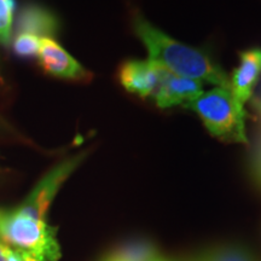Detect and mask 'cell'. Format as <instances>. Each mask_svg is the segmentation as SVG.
Masks as SVG:
<instances>
[{
	"label": "cell",
	"mask_w": 261,
	"mask_h": 261,
	"mask_svg": "<svg viewBox=\"0 0 261 261\" xmlns=\"http://www.w3.org/2000/svg\"><path fill=\"white\" fill-rule=\"evenodd\" d=\"M130 28L148 51L149 60L173 74L231 90L227 73L205 48L175 40L146 19L139 9L130 10Z\"/></svg>",
	"instance_id": "1"
},
{
	"label": "cell",
	"mask_w": 261,
	"mask_h": 261,
	"mask_svg": "<svg viewBox=\"0 0 261 261\" xmlns=\"http://www.w3.org/2000/svg\"><path fill=\"white\" fill-rule=\"evenodd\" d=\"M182 108L194 112L208 133L220 142L248 144L246 123L249 115L230 89L214 87Z\"/></svg>",
	"instance_id": "2"
},
{
	"label": "cell",
	"mask_w": 261,
	"mask_h": 261,
	"mask_svg": "<svg viewBox=\"0 0 261 261\" xmlns=\"http://www.w3.org/2000/svg\"><path fill=\"white\" fill-rule=\"evenodd\" d=\"M57 228L46 220L33 219L17 210H0V238L6 246L31 253L40 261H58Z\"/></svg>",
	"instance_id": "3"
},
{
	"label": "cell",
	"mask_w": 261,
	"mask_h": 261,
	"mask_svg": "<svg viewBox=\"0 0 261 261\" xmlns=\"http://www.w3.org/2000/svg\"><path fill=\"white\" fill-rule=\"evenodd\" d=\"M89 152L83 151L55 166L50 172H47L35 185V188L27 196V198L18 205L16 210L33 219L46 220L48 208L57 195L63 182L70 177L71 173L81 165L86 159Z\"/></svg>",
	"instance_id": "4"
},
{
	"label": "cell",
	"mask_w": 261,
	"mask_h": 261,
	"mask_svg": "<svg viewBox=\"0 0 261 261\" xmlns=\"http://www.w3.org/2000/svg\"><path fill=\"white\" fill-rule=\"evenodd\" d=\"M166 68L151 60H126L117 68V80L125 91L140 99L151 100Z\"/></svg>",
	"instance_id": "5"
},
{
	"label": "cell",
	"mask_w": 261,
	"mask_h": 261,
	"mask_svg": "<svg viewBox=\"0 0 261 261\" xmlns=\"http://www.w3.org/2000/svg\"><path fill=\"white\" fill-rule=\"evenodd\" d=\"M42 69L58 79L89 83L92 73L81 65L54 39L42 38L38 54Z\"/></svg>",
	"instance_id": "6"
},
{
	"label": "cell",
	"mask_w": 261,
	"mask_h": 261,
	"mask_svg": "<svg viewBox=\"0 0 261 261\" xmlns=\"http://www.w3.org/2000/svg\"><path fill=\"white\" fill-rule=\"evenodd\" d=\"M203 92L201 81L173 74L166 69L151 102L160 109L184 107Z\"/></svg>",
	"instance_id": "7"
},
{
	"label": "cell",
	"mask_w": 261,
	"mask_h": 261,
	"mask_svg": "<svg viewBox=\"0 0 261 261\" xmlns=\"http://www.w3.org/2000/svg\"><path fill=\"white\" fill-rule=\"evenodd\" d=\"M240 62L228 79L233 96L241 104H246L253 96L261 76V48L254 47L241 51Z\"/></svg>",
	"instance_id": "8"
},
{
	"label": "cell",
	"mask_w": 261,
	"mask_h": 261,
	"mask_svg": "<svg viewBox=\"0 0 261 261\" xmlns=\"http://www.w3.org/2000/svg\"><path fill=\"white\" fill-rule=\"evenodd\" d=\"M60 31L57 16L47 8L37 4L25 5L18 11L15 22L16 34H32L38 38L54 39Z\"/></svg>",
	"instance_id": "9"
},
{
	"label": "cell",
	"mask_w": 261,
	"mask_h": 261,
	"mask_svg": "<svg viewBox=\"0 0 261 261\" xmlns=\"http://www.w3.org/2000/svg\"><path fill=\"white\" fill-rule=\"evenodd\" d=\"M159 256L156 247L148 241H135L116 248L102 261H152Z\"/></svg>",
	"instance_id": "10"
},
{
	"label": "cell",
	"mask_w": 261,
	"mask_h": 261,
	"mask_svg": "<svg viewBox=\"0 0 261 261\" xmlns=\"http://www.w3.org/2000/svg\"><path fill=\"white\" fill-rule=\"evenodd\" d=\"M211 261H255L249 250L244 247L234 246H221L214 249L208 250Z\"/></svg>",
	"instance_id": "11"
},
{
	"label": "cell",
	"mask_w": 261,
	"mask_h": 261,
	"mask_svg": "<svg viewBox=\"0 0 261 261\" xmlns=\"http://www.w3.org/2000/svg\"><path fill=\"white\" fill-rule=\"evenodd\" d=\"M40 38L32 34H16L14 40V50L18 56L34 57L38 56L40 50Z\"/></svg>",
	"instance_id": "12"
},
{
	"label": "cell",
	"mask_w": 261,
	"mask_h": 261,
	"mask_svg": "<svg viewBox=\"0 0 261 261\" xmlns=\"http://www.w3.org/2000/svg\"><path fill=\"white\" fill-rule=\"evenodd\" d=\"M12 0H0V42L9 45L12 29Z\"/></svg>",
	"instance_id": "13"
},
{
	"label": "cell",
	"mask_w": 261,
	"mask_h": 261,
	"mask_svg": "<svg viewBox=\"0 0 261 261\" xmlns=\"http://www.w3.org/2000/svg\"><path fill=\"white\" fill-rule=\"evenodd\" d=\"M0 252H2L5 261H40L25 250L6 246L4 243H0Z\"/></svg>",
	"instance_id": "14"
},
{
	"label": "cell",
	"mask_w": 261,
	"mask_h": 261,
	"mask_svg": "<svg viewBox=\"0 0 261 261\" xmlns=\"http://www.w3.org/2000/svg\"><path fill=\"white\" fill-rule=\"evenodd\" d=\"M187 261H211V256H210V253H208V250H207V252H202V253L196 254L195 256L190 257V259Z\"/></svg>",
	"instance_id": "15"
},
{
	"label": "cell",
	"mask_w": 261,
	"mask_h": 261,
	"mask_svg": "<svg viewBox=\"0 0 261 261\" xmlns=\"http://www.w3.org/2000/svg\"><path fill=\"white\" fill-rule=\"evenodd\" d=\"M152 261H169V260H167V259H165V257L163 256H161V255H159V256H156L154 260Z\"/></svg>",
	"instance_id": "16"
},
{
	"label": "cell",
	"mask_w": 261,
	"mask_h": 261,
	"mask_svg": "<svg viewBox=\"0 0 261 261\" xmlns=\"http://www.w3.org/2000/svg\"><path fill=\"white\" fill-rule=\"evenodd\" d=\"M0 261H5L4 256H3V254H2V252H0Z\"/></svg>",
	"instance_id": "17"
}]
</instances>
